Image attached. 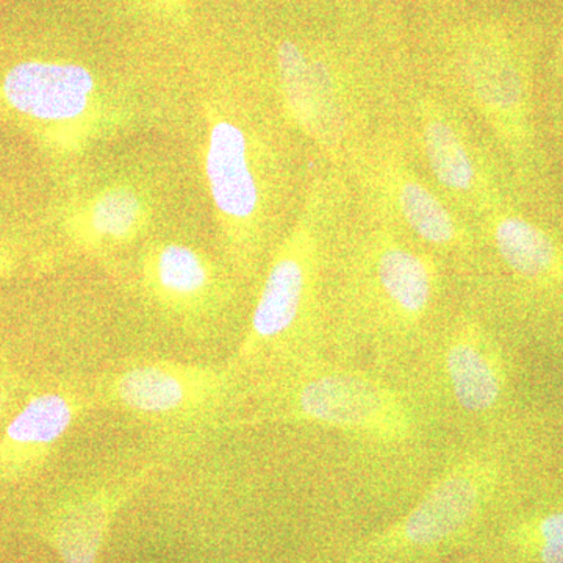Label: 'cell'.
<instances>
[{
	"instance_id": "obj_1",
	"label": "cell",
	"mask_w": 563,
	"mask_h": 563,
	"mask_svg": "<svg viewBox=\"0 0 563 563\" xmlns=\"http://www.w3.org/2000/svg\"><path fill=\"white\" fill-rule=\"evenodd\" d=\"M231 426H312L339 433L369 479H424L454 439L402 377L368 366L318 358L244 380Z\"/></svg>"
},
{
	"instance_id": "obj_2",
	"label": "cell",
	"mask_w": 563,
	"mask_h": 563,
	"mask_svg": "<svg viewBox=\"0 0 563 563\" xmlns=\"http://www.w3.org/2000/svg\"><path fill=\"white\" fill-rule=\"evenodd\" d=\"M461 296L451 266L391 222L350 220L333 258L331 358L406 379Z\"/></svg>"
},
{
	"instance_id": "obj_3",
	"label": "cell",
	"mask_w": 563,
	"mask_h": 563,
	"mask_svg": "<svg viewBox=\"0 0 563 563\" xmlns=\"http://www.w3.org/2000/svg\"><path fill=\"white\" fill-rule=\"evenodd\" d=\"M342 188L314 185L301 217L274 247L250 325L229 369L240 384L331 358L333 258L346 228Z\"/></svg>"
},
{
	"instance_id": "obj_4",
	"label": "cell",
	"mask_w": 563,
	"mask_h": 563,
	"mask_svg": "<svg viewBox=\"0 0 563 563\" xmlns=\"http://www.w3.org/2000/svg\"><path fill=\"white\" fill-rule=\"evenodd\" d=\"M406 379L454 440L517 426L503 328L463 295Z\"/></svg>"
},
{
	"instance_id": "obj_5",
	"label": "cell",
	"mask_w": 563,
	"mask_h": 563,
	"mask_svg": "<svg viewBox=\"0 0 563 563\" xmlns=\"http://www.w3.org/2000/svg\"><path fill=\"white\" fill-rule=\"evenodd\" d=\"M517 426L454 440L398 525L358 551V563L426 558L479 525L514 487L518 474Z\"/></svg>"
},
{
	"instance_id": "obj_6",
	"label": "cell",
	"mask_w": 563,
	"mask_h": 563,
	"mask_svg": "<svg viewBox=\"0 0 563 563\" xmlns=\"http://www.w3.org/2000/svg\"><path fill=\"white\" fill-rule=\"evenodd\" d=\"M351 168L357 174L369 211L443 258L461 288L465 287L479 265L476 225L463 220L418 176L401 144L388 136L363 144Z\"/></svg>"
},
{
	"instance_id": "obj_7",
	"label": "cell",
	"mask_w": 563,
	"mask_h": 563,
	"mask_svg": "<svg viewBox=\"0 0 563 563\" xmlns=\"http://www.w3.org/2000/svg\"><path fill=\"white\" fill-rule=\"evenodd\" d=\"M206 173L233 268L252 277L272 243L274 155L239 118H217L207 141Z\"/></svg>"
},
{
	"instance_id": "obj_8",
	"label": "cell",
	"mask_w": 563,
	"mask_h": 563,
	"mask_svg": "<svg viewBox=\"0 0 563 563\" xmlns=\"http://www.w3.org/2000/svg\"><path fill=\"white\" fill-rule=\"evenodd\" d=\"M455 87L520 176L537 165L532 84L528 66L509 41L493 32H470L454 57Z\"/></svg>"
},
{
	"instance_id": "obj_9",
	"label": "cell",
	"mask_w": 563,
	"mask_h": 563,
	"mask_svg": "<svg viewBox=\"0 0 563 563\" xmlns=\"http://www.w3.org/2000/svg\"><path fill=\"white\" fill-rule=\"evenodd\" d=\"M231 369L174 361H139L102 377L96 395L110 409L158 426H191L224 412L239 395Z\"/></svg>"
},
{
	"instance_id": "obj_10",
	"label": "cell",
	"mask_w": 563,
	"mask_h": 563,
	"mask_svg": "<svg viewBox=\"0 0 563 563\" xmlns=\"http://www.w3.org/2000/svg\"><path fill=\"white\" fill-rule=\"evenodd\" d=\"M284 110L292 124L336 165H350L362 150L357 92L328 62L285 41L277 51Z\"/></svg>"
},
{
	"instance_id": "obj_11",
	"label": "cell",
	"mask_w": 563,
	"mask_h": 563,
	"mask_svg": "<svg viewBox=\"0 0 563 563\" xmlns=\"http://www.w3.org/2000/svg\"><path fill=\"white\" fill-rule=\"evenodd\" d=\"M413 124L429 172L455 206L470 211L474 220L506 206L495 166L446 103L420 96Z\"/></svg>"
},
{
	"instance_id": "obj_12",
	"label": "cell",
	"mask_w": 563,
	"mask_h": 563,
	"mask_svg": "<svg viewBox=\"0 0 563 563\" xmlns=\"http://www.w3.org/2000/svg\"><path fill=\"white\" fill-rule=\"evenodd\" d=\"M473 224L479 233L481 258L462 291L481 277L501 273L539 295L563 292V246L553 233L510 210L507 203Z\"/></svg>"
},
{
	"instance_id": "obj_13",
	"label": "cell",
	"mask_w": 563,
	"mask_h": 563,
	"mask_svg": "<svg viewBox=\"0 0 563 563\" xmlns=\"http://www.w3.org/2000/svg\"><path fill=\"white\" fill-rule=\"evenodd\" d=\"M143 284L158 309L188 325L220 312L229 298V284L217 266L181 243H162L146 252Z\"/></svg>"
},
{
	"instance_id": "obj_14",
	"label": "cell",
	"mask_w": 563,
	"mask_h": 563,
	"mask_svg": "<svg viewBox=\"0 0 563 563\" xmlns=\"http://www.w3.org/2000/svg\"><path fill=\"white\" fill-rule=\"evenodd\" d=\"M87 393L63 388L29 399L0 440V476H22L49 455L66 432L87 412Z\"/></svg>"
},
{
	"instance_id": "obj_15",
	"label": "cell",
	"mask_w": 563,
	"mask_h": 563,
	"mask_svg": "<svg viewBox=\"0 0 563 563\" xmlns=\"http://www.w3.org/2000/svg\"><path fill=\"white\" fill-rule=\"evenodd\" d=\"M96 84L84 66L27 62L3 80V95L14 110L41 121H74L91 109Z\"/></svg>"
},
{
	"instance_id": "obj_16",
	"label": "cell",
	"mask_w": 563,
	"mask_h": 563,
	"mask_svg": "<svg viewBox=\"0 0 563 563\" xmlns=\"http://www.w3.org/2000/svg\"><path fill=\"white\" fill-rule=\"evenodd\" d=\"M139 477L117 487L87 488L63 507L55 525V543L66 563H96L111 515Z\"/></svg>"
},
{
	"instance_id": "obj_17",
	"label": "cell",
	"mask_w": 563,
	"mask_h": 563,
	"mask_svg": "<svg viewBox=\"0 0 563 563\" xmlns=\"http://www.w3.org/2000/svg\"><path fill=\"white\" fill-rule=\"evenodd\" d=\"M146 222V203L139 192L114 187L88 203L77 222L76 235L88 250H106L135 240Z\"/></svg>"
},
{
	"instance_id": "obj_18",
	"label": "cell",
	"mask_w": 563,
	"mask_h": 563,
	"mask_svg": "<svg viewBox=\"0 0 563 563\" xmlns=\"http://www.w3.org/2000/svg\"><path fill=\"white\" fill-rule=\"evenodd\" d=\"M521 537L526 550L531 548L540 563H563V507L537 518Z\"/></svg>"
},
{
	"instance_id": "obj_19",
	"label": "cell",
	"mask_w": 563,
	"mask_h": 563,
	"mask_svg": "<svg viewBox=\"0 0 563 563\" xmlns=\"http://www.w3.org/2000/svg\"><path fill=\"white\" fill-rule=\"evenodd\" d=\"M555 66H558V73L563 76V43L561 49H559L558 63H555Z\"/></svg>"
},
{
	"instance_id": "obj_20",
	"label": "cell",
	"mask_w": 563,
	"mask_h": 563,
	"mask_svg": "<svg viewBox=\"0 0 563 563\" xmlns=\"http://www.w3.org/2000/svg\"><path fill=\"white\" fill-rule=\"evenodd\" d=\"M163 3H168V5H174V3L177 2V0H161Z\"/></svg>"
},
{
	"instance_id": "obj_21",
	"label": "cell",
	"mask_w": 563,
	"mask_h": 563,
	"mask_svg": "<svg viewBox=\"0 0 563 563\" xmlns=\"http://www.w3.org/2000/svg\"><path fill=\"white\" fill-rule=\"evenodd\" d=\"M2 407H3V396H2V393H0V413H2Z\"/></svg>"
}]
</instances>
